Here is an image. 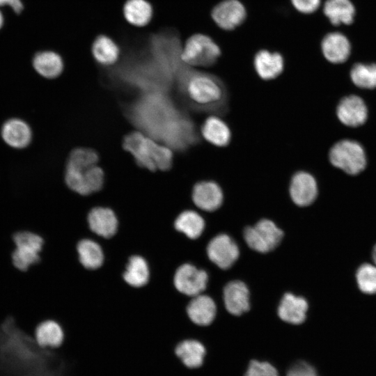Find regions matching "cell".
Returning a JSON list of instances; mask_svg holds the SVG:
<instances>
[{
    "instance_id": "cell-1",
    "label": "cell",
    "mask_w": 376,
    "mask_h": 376,
    "mask_svg": "<svg viewBox=\"0 0 376 376\" xmlns=\"http://www.w3.org/2000/svg\"><path fill=\"white\" fill-rule=\"evenodd\" d=\"M55 348L39 346L34 336L8 317L0 324V376H58Z\"/></svg>"
},
{
    "instance_id": "cell-2",
    "label": "cell",
    "mask_w": 376,
    "mask_h": 376,
    "mask_svg": "<svg viewBox=\"0 0 376 376\" xmlns=\"http://www.w3.org/2000/svg\"><path fill=\"white\" fill-rule=\"evenodd\" d=\"M123 146L134 156L141 166L150 171H166L172 165V151L140 132H132L127 135Z\"/></svg>"
},
{
    "instance_id": "cell-3",
    "label": "cell",
    "mask_w": 376,
    "mask_h": 376,
    "mask_svg": "<svg viewBox=\"0 0 376 376\" xmlns=\"http://www.w3.org/2000/svg\"><path fill=\"white\" fill-rule=\"evenodd\" d=\"M184 88L189 99L202 108L219 106L225 97V90L216 76L201 71H189Z\"/></svg>"
},
{
    "instance_id": "cell-4",
    "label": "cell",
    "mask_w": 376,
    "mask_h": 376,
    "mask_svg": "<svg viewBox=\"0 0 376 376\" xmlns=\"http://www.w3.org/2000/svg\"><path fill=\"white\" fill-rule=\"evenodd\" d=\"M221 54V47L212 36L195 33L183 41L180 58L190 68H210L218 63Z\"/></svg>"
},
{
    "instance_id": "cell-5",
    "label": "cell",
    "mask_w": 376,
    "mask_h": 376,
    "mask_svg": "<svg viewBox=\"0 0 376 376\" xmlns=\"http://www.w3.org/2000/svg\"><path fill=\"white\" fill-rule=\"evenodd\" d=\"M65 181L71 191L82 196H88L102 189L104 173L97 164L81 166L67 165Z\"/></svg>"
},
{
    "instance_id": "cell-6",
    "label": "cell",
    "mask_w": 376,
    "mask_h": 376,
    "mask_svg": "<svg viewBox=\"0 0 376 376\" xmlns=\"http://www.w3.org/2000/svg\"><path fill=\"white\" fill-rule=\"evenodd\" d=\"M13 240L15 247L12 260L17 269L26 271L39 262L44 245V240L40 235L31 231L22 230L14 234Z\"/></svg>"
},
{
    "instance_id": "cell-7",
    "label": "cell",
    "mask_w": 376,
    "mask_h": 376,
    "mask_svg": "<svg viewBox=\"0 0 376 376\" xmlns=\"http://www.w3.org/2000/svg\"><path fill=\"white\" fill-rule=\"evenodd\" d=\"M329 160L334 166L350 175L359 173L366 164L362 146L350 140H343L336 143L329 152Z\"/></svg>"
},
{
    "instance_id": "cell-8",
    "label": "cell",
    "mask_w": 376,
    "mask_h": 376,
    "mask_svg": "<svg viewBox=\"0 0 376 376\" xmlns=\"http://www.w3.org/2000/svg\"><path fill=\"white\" fill-rule=\"evenodd\" d=\"M283 231L269 219H263L253 226L244 230V238L248 246L260 253L274 249L281 242Z\"/></svg>"
},
{
    "instance_id": "cell-9",
    "label": "cell",
    "mask_w": 376,
    "mask_h": 376,
    "mask_svg": "<svg viewBox=\"0 0 376 376\" xmlns=\"http://www.w3.org/2000/svg\"><path fill=\"white\" fill-rule=\"evenodd\" d=\"M210 16L219 29L232 31L245 22L247 10L240 0H221L212 8Z\"/></svg>"
},
{
    "instance_id": "cell-10",
    "label": "cell",
    "mask_w": 376,
    "mask_h": 376,
    "mask_svg": "<svg viewBox=\"0 0 376 376\" xmlns=\"http://www.w3.org/2000/svg\"><path fill=\"white\" fill-rule=\"evenodd\" d=\"M207 279L206 272L198 269L190 263H185L176 268L173 283L179 293L193 297L201 295L205 290Z\"/></svg>"
},
{
    "instance_id": "cell-11",
    "label": "cell",
    "mask_w": 376,
    "mask_h": 376,
    "mask_svg": "<svg viewBox=\"0 0 376 376\" xmlns=\"http://www.w3.org/2000/svg\"><path fill=\"white\" fill-rule=\"evenodd\" d=\"M87 223L92 233L96 237L109 239L118 229L119 221L115 211L107 206L97 205L92 207L87 215Z\"/></svg>"
},
{
    "instance_id": "cell-12",
    "label": "cell",
    "mask_w": 376,
    "mask_h": 376,
    "mask_svg": "<svg viewBox=\"0 0 376 376\" xmlns=\"http://www.w3.org/2000/svg\"><path fill=\"white\" fill-rule=\"evenodd\" d=\"M252 65L259 78L270 81L276 79L283 72L285 60L281 52L263 48L253 55Z\"/></svg>"
},
{
    "instance_id": "cell-13",
    "label": "cell",
    "mask_w": 376,
    "mask_h": 376,
    "mask_svg": "<svg viewBox=\"0 0 376 376\" xmlns=\"http://www.w3.org/2000/svg\"><path fill=\"white\" fill-rule=\"evenodd\" d=\"M207 253L210 260L219 267L230 268L239 256V249L236 243L226 234H219L214 237L207 246Z\"/></svg>"
},
{
    "instance_id": "cell-14",
    "label": "cell",
    "mask_w": 376,
    "mask_h": 376,
    "mask_svg": "<svg viewBox=\"0 0 376 376\" xmlns=\"http://www.w3.org/2000/svg\"><path fill=\"white\" fill-rule=\"evenodd\" d=\"M289 192L291 199L297 205L308 206L315 201L318 196L315 179L307 172H297L291 178Z\"/></svg>"
},
{
    "instance_id": "cell-15",
    "label": "cell",
    "mask_w": 376,
    "mask_h": 376,
    "mask_svg": "<svg viewBox=\"0 0 376 376\" xmlns=\"http://www.w3.org/2000/svg\"><path fill=\"white\" fill-rule=\"evenodd\" d=\"M194 203L198 208L212 212L222 204L224 194L220 186L211 180H203L195 184L191 194Z\"/></svg>"
},
{
    "instance_id": "cell-16",
    "label": "cell",
    "mask_w": 376,
    "mask_h": 376,
    "mask_svg": "<svg viewBox=\"0 0 376 376\" xmlns=\"http://www.w3.org/2000/svg\"><path fill=\"white\" fill-rule=\"evenodd\" d=\"M337 116L341 123L350 127H358L367 118V108L363 100L357 95L343 98L337 107Z\"/></svg>"
},
{
    "instance_id": "cell-17",
    "label": "cell",
    "mask_w": 376,
    "mask_h": 376,
    "mask_svg": "<svg viewBox=\"0 0 376 376\" xmlns=\"http://www.w3.org/2000/svg\"><path fill=\"white\" fill-rule=\"evenodd\" d=\"M321 51L324 57L333 63L345 62L350 56L351 45L347 38L340 32H331L321 41Z\"/></svg>"
},
{
    "instance_id": "cell-18",
    "label": "cell",
    "mask_w": 376,
    "mask_h": 376,
    "mask_svg": "<svg viewBox=\"0 0 376 376\" xmlns=\"http://www.w3.org/2000/svg\"><path fill=\"white\" fill-rule=\"evenodd\" d=\"M223 296L225 306L230 313L240 315L249 311V292L242 281L235 280L227 283Z\"/></svg>"
},
{
    "instance_id": "cell-19",
    "label": "cell",
    "mask_w": 376,
    "mask_h": 376,
    "mask_svg": "<svg viewBox=\"0 0 376 376\" xmlns=\"http://www.w3.org/2000/svg\"><path fill=\"white\" fill-rule=\"evenodd\" d=\"M308 304L306 299L292 293H285L278 308L279 318L290 324H300L306 318Z\"/></svg>"
},
{
    "instance_id": "cell-20",
    "label": "cell",
    "mask_w": 376,
    "mask_h": 376,
    "mask_svg": "<svg viewBox=\"0 0 376 376\" xmlns=\"http://www.w3.org/2000/svg\"><path fill=\"white\" fill-rule=\"evenodd\" d=\"M216 311L214 301L205 295L193 297L186 306V312L189 320L201 326L211 324L214 319Z\"/></svg>"
},
{
    "instance_id": "cell-21",
    "label": "cell",
    "mask_w": 376,
    "mask_h": 376,
    "mask_svg": "<svg viewBox=\"0 0 376 376\" xmlns=\"http://www.w3.org/2000/svg\"><path fill=\"white\" fill-rule=\"evenodd\" d=\"M150 270L147 260L139 254L129 257L123 272L124 281L130 286L140 288L148 284Z\"/></svg>"
},
{
    "instance_id": "cell-22",
    "label": "cell",
    "mask_w": 376,
    "mask_h": 376,
    "mask_svg": "<svg viewBox=\"0 0 376 376\" xmlns=\"http://www.w3.org/2000/svg\"><path fill=\"white\" fill-rule=\"evenodd\" d=\"M78 260L86 269L95 270L103 265L104 252L100 243L95 239L86 237L77 244Z\"/></svg>"
},
{
    "instance_id": "cell-23",
    "label": "cell",
    "mask_w": 376,
    "mask_h": 376,
    "mask_svg": "<svg viewBox=\"0 0 376 376\" xmlns=\"http://www.w3.org/2000/svg\"><path fill=\"white\" fill-rule=\"evenodd\" d=\"M201 132L207 142L217 147L226 146L231 139L229 127L217 116H210L205 120Z\"/></svg>"
},
{
    "instance_id": "cell-24",
    "label": "cell",
    "mask_w": 376,
    "mask_h": 376,
    "mask_svg": "<svg viewBox=\"0 0 376 376\" xmlns=\"http://www.w3.org/2000/svg\"><path fill=\"white\" fill-rule=\"evenodd\" d=\"M65 334L61 325L54 320H45L35 329L34 338L44 348H57L64 340Z\"/></svg>"
},
{
    "instance_id": "cell-25",
    "label": "cell",
    "mask_w": 376,
    "mask_h": 376,
    "mask_svg": "<svg viewBox=\"0 0 376 376\" xmlns=\"http://www.w3.org/2000/svg\"><path fill=\"white\" fill-rule=\"evenodd\" d=\"M1 136L8 146L15 148H23L31 142V131L23 120L11 119L3 124Z\"/></svg>"
},
{
    "instance_id": "cell-26",
    "label": "cell",
    "mask_w": 376,
    "mask_h": 376,
    "mask_svg": "<svg viewBox=\"0 0 376 376\" xmlns=\"http://www.w3.org/2000/svg\"><path fill=\"white\" fill-rule=\"evenodd\" d=\"M322 11L335 26L352 24L355 15V8L350 0H326Z\"/></svg>"
},
{
    "instance_id": "cell-27",
    "label": "cell",
    "mask_w": 376,
    "mask_h": 376,
    "mask_svg": "<svg viewBox=\"0 0 376 376\" xmlns=\"http://www.w3.org/2000/svg\"><path fill=\"white\" fill-rule=\"evenodd\" d=\"M173 227L180 234L191 240H195L202 234L205 222L196 211L185 210L175 217Z\"/></svg>"
},
{
    "instance_id": "cell-28",
    "label": "cell",
    "mask_w": 376,
    "mask_h": 376,
    "mask_svg": "<svg viewBox=\"0 0 376 376\" xmlns=\"http://www.w3.org/2000/svg\"><path fill=\"white\" fill-rule=\"evenodd\" d=\"M174 352L185 366L198 368L203 363L205 349L198 340L187 339L179 342Z\"/></svg>"
},
{
    "instance_id": "cell-29",
    "label": "cell",
    "mask_w": 376,
    "mask_h": 376,
    "mask_svg": "<svg viewBox=\"0 0 376 376\" xmlns=\"http://www.w3.org/2000/svg\"><path fill=\"white\" fill-rule=\"evenodd\" d=\"M33 65L38 73L49 79L57 77L63 69L61 57L52 51L40 52L36 54L33 60Z\"/></svg>"
},
{
    "instance_id": "cell-30",
    "label": "cell",
    "mask_w": 376,
    "mask_h": 376,
    "mask_svg": "<svg viewBox=\"0 0 376 376\" xmlns=\"http://www.w3.org/2000/svg\"><path fill=\"white\" fill-rule=\"evenodd\" d=\"M126 20L136 26H143L151 19L152 8L146 0H127L123 7Z\"/></svg>"
},
{
    "instance_id": "cell-31",
    "label": "cell",
    "mask_w": 376,
    "mask_h": 376,
    "mask_svg": "<svg viewBox=\"0 0 376 376\" xmlns=\"http://www.w3.org/2000/svg\"><path fill=\"white\" fill-rule=\"evenodd\" d=\"M92 54L96 61L104 65L113 64L118 58L120 50L113 40L100 36L92 46Z\"/></svg>"
},
{
    "instance_id": "cell-32",
    "label": "cell",
    "mask_w": 376,
    "mask_h": 376,
    "mask_svg": "<svg viewBox=\"0 0 376 376\" xmlns=\"http://www.w3.org/2000/svg\"><path fill=\"white\" fill-rule=\"evenodd\" d=\"M356 283L359 290L368 295H376V265L364 263L355 272Z\"/></svg>"
},
{
    "instance_id": "cell-33",
    "label": "cell",
    "mask_w": 376,
    "mask_h": 376,
    "mask_svg": "<svg viewBox=\"0 0 376 376\" xmlns=\"http://www.w3.org/2000/svg\"><path fill=\"white\" fill-rule=\"evenodd\" d=\"M350 77L358 87L376 88V64H355L350 71Z\"/></svg>"
},
{
    "instance_id": "cell-34",
    "label": "cell",
    "mask_w": 376,
    "mask_h": 376,
    "mask_svg": "<svg viewBox=\"0 0 376 376\" xmlns=\"http://www.w3.org/2000/svg\"><path fill=\"white\" fill-rule=\"evenodd\" d=\"M98 162V156L95 151L89 148H77L70 155L67 165L70 166H93Z\"/></svg>"
},
{
    "instance_id": "cell-35",
    "label": "cell",
    "mask_w": 376,
    "mask_h": 376,
    "mask_svg": "<svg viewBox=\"0 0 376 376\" xmlns=\"http://www.w3.org/2000/svg\"><path fill=\"white\" fill-rule=\"evenodd\" d=\"M245 376H279L276 369L267 362L251 361Z\"/></svg>"
},
{
    "instance_id": "cell-36",
    "label": "cell",
    "mask_w": 376,
    "mask_h": 376,
    "mask_svg": "<svg viewBox=\"0 0 376 376\" xmlns=\"http://www.w3.org/2000/svg\"><path fill=\"white\" fill-rule=\"evenodd\" d=\"M294 10L303 15L315 13L321 6V0H290Z\"/></svg>"
},
{
    "instance_id": "cell-37",
    "label": "cell",
    "mask_w": 376,
    "mask_h": 376,
    "mask_svg": "<svg viewBox=\"0 0 376 376\" xmlns=\"http://www.w3.org/2000/svg\"><path fill=\"white\" fill-rule=\"evenodd\" d=\"M287 376H318V375L311 366L306 362H299L288 370Z\"/></svg>"
},
{
    "instance_id": "cell-38",
    "label": "cell",
    "mask_w": 376,
    "mask_h": 376,
    "mask_svg": "<svg viewBox=\"0 0 376 376\" xmlns=\"http://www.w3.org/2000/svg\"><path fill=\"white\" fill-rule=\"evenodd\" d=\"M9 6L16 13H19L23 8L20 0H0V6Z\"/></svg>"
},
{
    "instance_id": "cell-39",
    "label": "cell",
    "mask_w": 376,
    "mask_h": 376,
    "mask_svg": "<svg viewBox=\"0 0 376 376\" xmlns=\"http://www.w3.org/2000/svg\"><path fill=\"white\" fill-rule=\"evenodd\" d=\"M371 257L373 263L376 265V244L373 246L371 251Z\"/></svg>"
},
{
    "instance_id": "cell-40",
    "label": "cell",
    "mask_w": 376,
    "mask_h": 376,
    "mask_svg": "<svg viewBox=\"0 0 376 376\" xmlns=\"http://www.w3.org/2000/svg\"><path fill=\"white\" fill-rule=\"evenodd\" d=\"M3 15L0 11V28L3 25Z\"/></svg>"
}]
</instances>
